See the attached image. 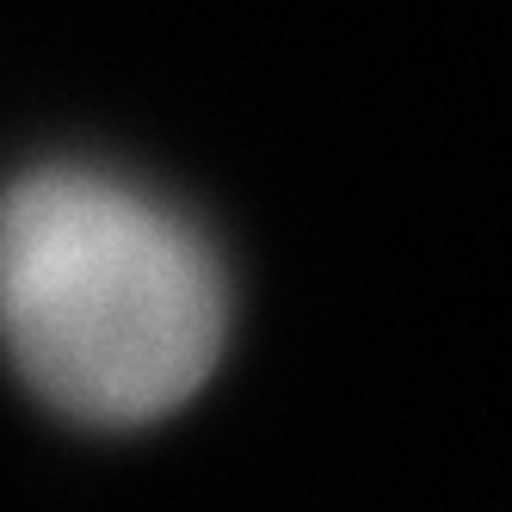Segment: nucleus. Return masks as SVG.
<instances>
[{
  "label": "nucleus",
  "instance_id": "f257e3e1",
  "mask_svg": "<svg viewBox=\"0 0 512 512\" xmlns=\"http://www.w3.org/2000/svg\"><path fill=\"white\" fill-rule=\"evenodd\" d=\"M0 340L68 420L142 426L223 358V272L149 192L50 167L0 198Z\"/></svg>",
  "mask_w": 512,
  "mask_h": 512
}]
</instances>
